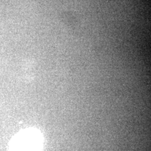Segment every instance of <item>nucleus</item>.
I'll return each instance as SVG.
<instances>
[{
	"mask_svg": "<svg viewBox=\"0 0 151 151\" xmlns=\"http://www.w3.org/2000/svg\"><path fill=\"white\" fill-rule=\"evenodd\" d=\"M40 137L33 131H27L17 136L14 141L12 151H40Z\"/></svg>",
	"mask_w": 151,
	"mask_h": 151,
	"instance_id": "obj_1",
	"label": "nucleus"
}]
</instances>
